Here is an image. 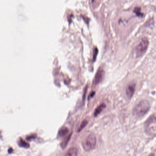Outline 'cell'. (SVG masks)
Masks as SVG:
<instances>
[{
    "label": "cell",
    "mask_w": 156,
    "mask_h": 156,
    "mask_svg": "<svg viewBox=\"0 0 156 156\" xmlns=\"http://www.w3.org/2000/svg\"><path fill=\"white\" fill-rule=\"evenodd\" d=\"M105 107V105L104 104H102L99 105V107H98L97 108L95 109V111H94V117L97 116L100 113H101V112H102L103 109Z\"/></svg>",
    "instance_id": "obj_10"
},
{
    "label": "cell",
    "mask_w": 156,
    "mask_h": 156,
    "mask_svg": "<svg viewBox=\"0 0 156 156\" xmlns=\"http://www.w3.org/2000/svg\"><path fill=\"white\" fill-rule=\"evenodd\" d=\"M94 94H95V93H94V92H93L92 93L90 94V96H89V97H93L94 95Z\"/></svg>",
    "instance_id": "obj_17"
},
{
    "label": "cell",
    "mask_w": 156,
    "mask_h": 156,
    "mask_svg": "<svg viewBox=\"0 0 156 156\" xmlns=\"http://www.w3.org/2000/svg\"><path fill=\"white\" fill-rule=\"evenodd\" d=\"M136 89V84L134 82H131L127 86L126 89V94L129 98H131L134 94Z\"/></svg>",
    "instance_id": "obj_5"
},
{
    "label": "cell",
    "mask_w": 156,
    "mask_h": 156,
    "mask_svg": "<svg viewBox=\"0 0 156 156\" xmlns=\"http://www.w3.org/2000/svg\"><path fill=\"white\" fill-rule=\"evenodd\" d=\"M104 75V71L103 69H99L98 70L94 78V83L95 84H97L102 82L103 79Z\"/></svg>",
    "instance_id": "obj_6"
},
{
    "label": "cell",
    "mask_w": 156,
    "mask_h": 156,
    "mask_svg": "<svg viewBox=\"0 0 156 156\" xmlns=\"http://www.w3.org/2000/svg\"><path fill=\"white\" fill-rule=\"evenodd\" d=\"M150 108V103L147 100H141L134 107L133 109L132 114L136 117H142L147 113Z\"/></svg>",
    "instance_id": "obj_1"
},
{
    "label": "cell",
    "mask_w": 156,
    "mask_h": 156,
    "mask_svg": "<svg viewBox=\"0 0 156 156\" xmlns=\"http://www.w3.org/2000/svg\"><path fill=\"white\" fill-rule=\"evenodd\" d=\"M145 132L150 136H156V117L154 115L148 118L145 123Z\"/></svg>",
    "instance_id": "obj_2"
},
{
    "label": "cell",
    "mask_w": 156,
    "mask_h": 156,
    "mask_svg": "<svg viewBox=\"0 0 156 156\" xmlns=\"http://www.w3.org/2000/svg\"><path fill=\"white\" fill-rule=\"evenodd\" d=\"M13 149H12V148L10 147V148H9V149H8V152L9 154H10V153H11L13 152Z\"/></svg>",
    "instance_id": "obj_16"
},
{
    "label": "cell",
    "mask_w": 156,
    "mask_h": 156,
    "mask_svg": "<svg viewBox=\"0 0 156 156\" xmlns=\"http://www.w3.org/2000/svg\"><path fill=\"white\" fill-rule=\"evenodd\" d=\"M78 154V150L76 147H73L69 148L67 151L65 156H77Z\"/></svg>",
    "instance_id": "obj_7"
},
{
    "label": "cell",
    "mask_w": 156,
    "mask_h": 156,
    "mask_svg": "<svg viewBox=\"0 0 156 156\" xmlns=\"http://www.w3.org/2000/svg\"><path fill=\"white\" fill-rule=\"evenodd\" d=\"M17 144L20 147L22 148H29L30 147V144L25 142L22 138H19L17 142Z\"/></svg>",
    "instance_id": "obj_8"
},
{
    "label": "cell",
    "mask_w": 156,
    "mask_h": 156,
    "mask_svg": "<svg viewBox=\"0 0 156 156\" xmlns=\"http://www.w3.org/2000/svg\"><path fill=\"white\" fill-rule=\"evenodd\" d=\"M98 53V50L97 48H95L94 49V50L93 53V59L94 61H95L96 59V57H97V55Z\"/></svg>",
    "instance_id": "obj_15"
},
{
    "label": "cell",
    "mask_w": 156,
    "mask_h": 156,
    "mask_svg": "<svg viewBox=\"0 0 156 156\" xmlns=\"http://www.w3.org/2000/svg\"><path fill=\"white\" fill-rule=\"evenodd\" d=\"M68 132H69V129L68 128L65 127L61 128L58 133V136L60 137H64V136H65L68 134Z\"/></svg>",
    "instance_id": "obj_9"
},
{
    "label": "cell",
    "mask_w": 156,
    "mask_h": 156,
    "mask_svg": "<svg viewBox=\"0 0 156 156\" xmlns=\"http://www.w3.org/2000/svg\"><path fill=\"white\" fill-rule=\"evenodd\" d=\"M71 134H70L67 136V137L64 138V140L62 141V143L61 144V147L63 148H64L66 147V145L68 143V142H69V140L71 138Z\"/></svg>",
    "instance_id": "obj_11"
},
{
    "label": "cell",
    "mask_w": 156,
    "mask_h": 156,
    "mask_svg": "<svg viewBox=\"0 0 156 156\" xmlns=\"http://www.w3.org/2000/svg\"><path fill=\"white\" fill-rule=\"evenodd\" d=\"M133 12L136 14L137 16L139 17H143L144 14L141 11V8L140 7H136L134 8Z\"/></svg>",
    "instance_id": "obj_12"
},
{
    "label": "cell",
    "mask_w": 156,
    "mask_h": 156,
    "mask_svg": "<svg viewBox=\"0 0 156 156\" xmlns=\"http://www.w3.org/2000/svg\"><path fill=\"white\" fill-rule=\"evenodd\" d=\"M36 137V134H32V135H30V136H27L26 137V140L28 141H31V140H34L35 139Z\"/></svg>",
    "instance_id": "obj_14"
},
{
    "label": "cell",
    "mask_w": 156,
    "mask_h": 156,
    "mask_svg": "<svg viewBox=\"0 0 156 156\" xmlns=\"http://www.w3.org/2000/svg\"><path fill=\"white\" fill-rule=\"evenodd\" d=\"M148 156H155V155L153 153H151V154H149Z\"/></svg>",
    "instance_id": "obj_18"
},
{
    "label": "cell",
    "mask_w": 156,
    "mask_h": 156,
    "mask_svg": "<svg viewBox=\"0 0 156 156\" xmlns=\"http://www.w3.org/2000/svg\"><path fill=\"white\" fill-rule=\"evenodd\" d=\"M87 124H88V121H86V120H84V121H83L82 123H81V125H80L79 128L78 129V132H81L86 127V125H87Z\"/></svg>",
    "instance_id": "obj_13"
},
{
    "label": "cell",
    "mask_w": 156,
    "mask_h": 156,
    "mask_svg": "<svg viewBox=\"0 0 156 156\" xmlns=\"http://www.w3.org/2000/svg\"><path fill=\"white\" fill-rule=\"evenodd\" d=\"M96 145V137L93 134L89 135L83 142V147L86 152L93 150Z\"/></svg>",
    "instance_id": "obj_4"
},
{
    "label": "cell",
    "mask_w": 156,
    "mask_h": 156,
    "mask_svg": "<svg viewBox=\"0 0 156 156\" xmlns=\"http://www.w3.org/2000/svg\"><path fill=\"white\" fill-rule=\"evenodd\" d=\"M149 41L147 38H142L135 48V53L137 57H141L145 54L148 48Z\"/></svg>",
    "instance_id": "obj_3"
},
{
    "label": "cell",
    "mask_w": 156,
    "mask_h": 156,
    "mask_svg": "<svg viewBox=\"0 0 156 156\" xmlns=\"http://www.w3.org/2000/svg\"><path fill=\"white\" fill-rule=\"evenodd\" d=\"M92 2H94V0H92Z\"/></svg>",
    "instance_id": "obj_19"
}]
</instances>
